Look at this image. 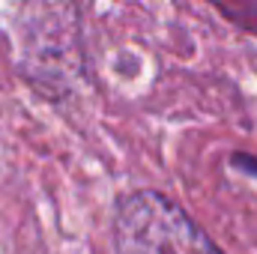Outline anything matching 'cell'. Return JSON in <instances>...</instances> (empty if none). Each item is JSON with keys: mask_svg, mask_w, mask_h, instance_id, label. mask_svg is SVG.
Segmentation results:
<instances>
[{"mask_svg": "<svg viewBox=\"0 0 257 254\" xmlns=\"http://www.w3.org/2000/svg\"><path fill=\"white\" fill-rule=\"evenodd\" d=\"M21 75L48 102H63L84 81V42L75 0H24L18 12Z\"/></svg>", "mask_w": 257, "mask_h": 254, "instance_id": "cell-1", "label": "cell"}, {"mask_svg": "<svg viewBox=\"0 0 257 254\" xmlns=\"http://www.w3.org/2000/svg\"><path fill=\"white\" fill-rule=\"evenodd\" d=\"M117 254H224L192 215L156 189L120 197L114 212Z\"/></svg>", "mask_w": 257, "mask_h": 254, "instance_id": "cell-2", "label": "cell"}, {"mask_svg": "<svg viewBox=\"0 0 257 254\" xmlns=\"http://www.w3.org/2000/svg\"><path fill=\"white\" fill-rule=\"evenodd\" d=\"M206 3H212L239 30H248L257 36V0H206Z\"/></svg>", "mask_w": 257, "mask_h": 254, "instance_id": "cell-3", "label": "cell"}]
</instances>
